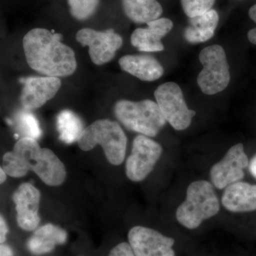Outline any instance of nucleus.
<instances>
[{"mask_svg": "<svg viewBox=\"0 0 256 256\" xmlns=\"http://www.w3.org/2000/svg\"><path fill=\"white\" fill-rule=\"evenodd\" d=\"M62 35L35 28L24 36L23 48L28 65L46 76L66 77L77 68L75 53L62 42Z\"/></svg>", "mask_w": 256, "mask_h": 256, "instance_id": "1", "label": "nucleus"}, {"mask_svg": "<svg viewBox=\"0 0 256 256\" xmlns=\"http://www.w3.org/2000/svg\"><path fill=\"white\" fill-rule=\"evenodd\" d=\"M24 174L32 171L48 186L62 184L66 170L60 158L48 148H42L36 140L21 138L11 151Z\"/></svg>", "mask_w": 256, "mask_h": 256, "instance_id": "2", "label": "nucleus"}, {"mask_svg": "<svg viewBox=\"0 0 256 256\" xmlns=\"http://www.w3.org/2000/svg\"><path fill=\"white\" fill-rule=\"evenodd\" d=\"M220 210V201L213 185L200 180L188 186L186 198L176 210V218L185 228L195 229L204 220L216 215Z\"/></svg>", "mask_w": 256, "mask_h": 256, "instance_id": "3", "label": "nucleus"}, {"mask_svg": "<svg viewBox=\"0 0 256 256\" xmlns=\"http://www.w3.org/2000/svg\"><path fill=\"white\" fill-rule=\"evenodd\" d=\"M78 144L84 151L92 150L98 144L102 146L108 161L120 165L126 156L127 137L118 122L98 120L84 129Z\"/></svg>", "mask_w": 256, "mask_h": 256, "instance_id": "4", "label": "nucleus"}, {"mask_svg": "<svg viewBox=\"0 0 256 256\" xmlns=\"http://www.w3.org/2000/svg\"><path fill=\"white\" fill-rule=\"evenodd\" d=\"M114 112L127 129L146 137H156L166 122L158 104L151 100L118 101Z\"/></svg>", "mask_w": 256, "mask_h": 256, "instance_id": "5", "label": "nucleus"}, {"mask_svg": "<svg viewBox=\"0 0 256 256\" xmlns=\"http://www.w3.org/2000/svg\"><path fill=\"white\" fill-rule=\"evenodd\" d=\"M204 68L198 74L197 84L206 95L223 92L230 80L229 66L224 48L220 45L207 46L200 52Z\"/></svg>", "mask_w": 256, "mask_h": 256, "instance_id": "6", "label": "nucleus"}, {"mask_svg": "<svg viewBox=\"0 0 256 256\" xmlns=\"http://www.w3.org/2000/svg\"><path fill=\"white\" fill-rule=\"evenodd\" d=\"M156 104L164 118L176 130H184L190 127L194 110L188 109L182 89L173 82L162 84L154 92Z\"/></svg>", "mask_w": 256, "mask_h": 256, "instance_id": "7", "label": "nucleus"}, {"mask_svg": "<svg viewBox=\"0 0 256 256\" xmlns=\"http://www.w3.org/2000/svg\"><path fill=\"white\" fill-rule=\"evenodd\" d=\"M162 146L159 143L140 134L134 138L132 152L126 165V175L132 182L143 181L146 178L162 154Z\"/></svg>", "mask_w": 256, "mask_h": 256, "instance_id": "8", "label": "nucleus"}, {"mask_svg": "<svg viewBox=\"0 0 256 256\" xmlns=\"http://www.w3.org/2000/svg\"><path fill=\"white\" fill-rule=\"evenodd\" d=\"M76 40L82 46L88 47L90 60L98 66L110 62L122 45V37L112 28L105 31L82 28L77 32Z\"/></svg>", "mask_w": 256, "mask_h": 256, "instance_id": "9", "label": "nucleus"}, {"mask_svg": "<svg viewBox=\"0 0 256 256\" xmlns=\"http://www.w3.org/2000/svg\"><path fill=\"white\" fill-rule=\"evenodd\" d=\"M249 160L242 143L236 144L227 152L223 159L212 166L210 176L214 186L218 190L240 182L244 176V170Z\"/></svg>", "mask_w": 256, "mask_h": 256, "instance_id": "10", "label": "nucleus"}, {"mask_svg": "<svg viewBox=\"0 0 256 256\" xmlns=\"http://www.w3.org/2000/svg\"><path fill=\"white\" fill-rule=\"evenodd\" d=\"M128 240L136 256H175L174 239L146 227H133Z\"/></svg>", "mask_w": 256, "mask_h": 256, "instance_id": "11", "label": "nucleus"}, {"mask_svg": "<svg viewBox=\"0 0 256 256\" xmlns=\"http://www.w3.org/2000/svg\"><path fill=\"white\" fill-rule=\"evenodd\" d=\"M23 84L20 102L24 110L32 111L40 108L53 98L62 86L58 77L28 76L21 78Z\"/></svg>", "mask_w": 256, "mask_h": 256, "instance_id": "12", "label": "nucleus"}, {"mask_svg": "<svg viewBox=\"0 0 256 256\" xmlns=\"http://www.w3.org/2000/svg\"><path fill=\"white\" fill-rule=\"evenodd\" d=\"M41 194L30 183H24L18 186L12 198L16 210V220L20 228L32 232L40 222L38 215Z\"/></svg>", "mask_w": 256, "mask_h": 256, "instance_id": "13", "label": "nucleus"}, {"mask_svg": "<svg viewBox=\"0 0 256 256\" xmlns=\"http://www.w3.org/2000/svg\"><path fill=\"white\" fill-rule=\"evenodd\" d=\"M146 28H136L131 35V44L140 52H158L164 50L162 38L173 28L169 18H159L146 23Z\"/></svg>", "mask_w": 256, "mask_h": 256, "instance_id": "14", "label": "nucleus"}, {"mask_svg": "<svg viewBox=\"0 0 256 256\" xmlns=\"http://www.w3.org/2000/svg\"><path fill=\"white\" fill-rule=\"evenodd\" d=\"M226 210L234 213L256 210V185L238 182L226 188L222 200Z\"/></svg>", "mask_w": 256, "mask_h": 256, "instance_id": "15", "label": "nucleus"}, {"mask_svg": "<svg viewBox=\"0 0 256 256\" xmlns=\"http://www.w3.org/2000/svg\"><path fill=\"white\" fill-rule=\"evenodd\" d=\"M120 68L144 82L158 80L164 74L161 64L149 55H126L119 60Z\"/></svg>", "mask_w": 256, "mask_h": 256, "instance_id": "16", "label": "nucleus"}, {"mask_svg": "<svg viewBox=\"0 0 256 256\" xmlns=\"http://www.w3.org/2000/svg\"><path fill=\"white\" fill-rule=\"evenodd\" d=\"M67 234L54 224L42 226L35 230L28 242V248L33 255L42 256L52 252L55 247L66 242Z\"/></svg>", "mask_w": 256, "mask_h": 256, "instance_id": "17", "label": "nucleus"}, {"mask_svg": "<svg viewBox=\"0 0 256 256\" xmlns=\"http://www.w3.org/2000/svg\"><path fill=\"white\" fill-rule=\"evenodd\" d=\"M218 20V12L212 9L200 16L190 18L188 25L184 32L185 40L190 44L208 41L214 35Z\"/></svg>", "mask_w": 256, "mask_h": 256, "instance_id": "18", "label": "nucleus"}, {"mask_svg": "<svg viewBox=\"0 0 256 256\" xmlns=\"http://www.w3.org/2000/svg\"><path fill=\"white\" fill-rule=\"evenodd\" d=\"M124 14L133 22L148 23L158 20L162 8L156 0H122Z\"/></svg>", "mask_w": 256, "mask_h": 256, "instance_id": "19", "label": "nucleus"}, {"mask_svg": "<svg viewBox=\"0 0 256 256\" xmlns=\"http://www.w3.org/2000/svg\"><path fill=\"white\" fill-rule=\"evenodd\" d=\"M56 127L60 140L66 144L78 142L84 128L82 119L69 110H64L57 116Z\"/></svg>", "mask_w": 256, "mask_h": 256, "instance_id": "20", "label": "nucleus"}, {"mask_svg": "<svg viewBox=\"0 0 256 256\" xmlns=\"http://www.w3.org/2000/svg\"><path fill=\"white\" fill-rule=\"evenodd\" d=\"M16 129L22 137L38 139L42 136V129L36 116L31 111L20 110L15 116Z\"/></svg>", "mask_w": 256, "mask_h": 256, "instance_id": "21", "label": "nucleus"}, {"mask_svg": "<svg viewBox=\"0 0 256 256\" xmlns=\"http://www.w3.org/2000/svg\"><path fill=\"white\" fill-rule=\"evenodd\" d=\"M70 12L76 20H86L96 12L100 0H67Z\"/></svg>", "mask_w": 256, "mask_h": 256, "instance_id": "22", "label": "nucleus"}, {"mask_svg": "<svg viewBox=\"0 0 256 256\" xmlns=\"http://www.w3.org/2000/svg\"><path fill=\"white\" fill-rule=\"evenodd\" d=\"M216 0H181L182 6L188 18H194L212 10Z\"/></svg>", "mask_w": 256, "mask_h": 256, "instance_id": "23", "label": "nucleus"}, {"mask_svg": "<svg viewBox=\"0 0 256 256\" xmlns=\"http://www.w3.org/2000/svg\"><path fill=\"white\" fill-rule=\"evenodd\" d=\"M108 256H136L128 242H121L111 250Z\"/></svg>", "mask_w": 256, "mask_h": 256, "instance_id": "24", "label": "nucleus"}, {"mask_svg": "<svg viewBox=\"0 0 256 256\" xmlns=\"http://www.w3.org/2000/svg\"><path fill=\"white\" fill-rule=\"evenodd\" d=\"M248 14L250 18L256 24V4L250 8ZM248 38L250 43L256 44V28H252L248 32Z\"/></svg>", "mask_w": 256, "mask_h": 256, "instance_id": "25", "label": "nucleus"}, {"mask_svg": "<svg viewBox=\"0 0 256 256\" xmlns=\"http://www.w3.org/2000/svg\"><path fill=\"white\" fill-rule=\"evenodd\" d=\"M9 228L4 218L0 215V244H4L8 236Z\"/></svg>", "mask_w": 256, "mask_h": 256, "instance_id": "26", "label": "nucleus"}, {"mask_svg": "<svg viewBox=\"0 0 256 256\" xmlns=\"http://www.w3.org/2000/svg\"><path fill=\"white\" fill-rule=\"evenodd\" d=\"M0 256H14V252L9 246L0 244Z\"/></svg>", "mask_w": 256, "mask_h": 256, "instance_id": "27", "label": "nucleus"}, {"mask_svg": "<svg viewBox=\"0 0 256 256\" xmlns=\"http://www.w3.org/2000/svg\"><path fill=\"white\" fill-rule=\"evenodd\" d=\"M249 170H250V174L256 178V156H254L252 161L249 162Z\"/></svg>", "mask_w": 256, "mask_h": 256, "instance_id": "28", "label": "nucleus"}, {"mask_svg": "<svg viewBox=\"0 0 256 256\" xmlns=\"http://www.w3.org/2000/svg\"><path fill=\"white\" fill-rule=\"evenodd\" d=\"M6 180V174L5 173L3 168L0 166V184L4 182Z\"/></svg>", "mask_w": 256, "mask_h": 256, "instance_id": "29", "label": "nucleus"}]
</instances>
